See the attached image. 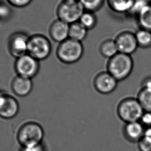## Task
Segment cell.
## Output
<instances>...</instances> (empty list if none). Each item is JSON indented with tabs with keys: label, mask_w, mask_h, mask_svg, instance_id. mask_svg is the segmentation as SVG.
<instances>
[{
	"label": "cell",
	"mask_w": 151,
	"mask_h": 151,
	"mask_svg": "<svg viewBox=\"0 0 151 151\" xmlns=\"http://www.w3.org/2000/svg\"><path fill=\"white\" fill-rule=\"evenodd\" d=\"M99 51L103 57L109 59L119 53L115 40L111 39L105 40L101 44Z\"/></svg>",
	"instance_id": "18"
},
{
	"label": "cell",
	"mask_w": 151,
	"mask_h": 151,
	"mask_svg": "<svg viewBox=\"0 0 151 151\" xmlns=\"http://www.w3.org/2000/svg\"><path fill=\"white\" fill-rule=\"evenodd\" d=\"M141 88L151 89V76H147L143 79L141 82Z\"/></svg>",
	"instance_id": "29"
},
{
	"label": "cell",
	"mask_w": 151,
	"mask_h": 151,
	"mask_svg": "<svg viewBox=\"0 0 151 151\" xmlns=\"http://www.w3.org/2000/svg\"><path fill=\"white\" fill-rule=\"evenodd\" d=\"M69 24L59 19L51 23L49 34L52 40L59 44L69 38Z\"/></svg>",
	"instance_id": "12"
},
{
	"label": "cell",
	"mask_w": 151,
	"mask_h": 151,
	"mask_svg": "<svg viewBox=\"0 0 151 151\" xmlns=\"http://www.w3.org/2000/svg\"><path fill=\"white\" fill-rule=\"evenodd\" d=\"M139 122L145 128L151 127V111H144Z\"/></svg>",
	"instance_id": "26"
},
{
	"label": "cell",
	"mask_w": 151,
	"mask_h": 151,
	"mask_svg": "<svg viewBox=\"0 0 151 151\" xmlns=\"http://www.w3.org/2000/svg\"><path fill=\"white\" fill-rule=\"evenodd\" d=\"M52 52V45L48 38L41 34L30 36L29 40L27 53L37 61L47 59Z\"/></svg>",
	"instance_id": "5"
},
{
	"label": "cell",
	"mask_w": 151,
	"mask_h": 151,
	"mask_svg": "<svg viewBox=\"0 0 151 151\" xmlns=\"http://www.w3.org/2000/svg\"><path fill=\"white\" fill-rule=\"evenodd\" d=\"M140 29L151 31V4H147L137 16Z\"/></svg>",
	"instance_id": "17"
},
{
	"label": "cell",
	"mask_w": 151,
	"mask_h": 151,
	"mask_svg": "<svg viewBox=\"0 0 151 151\" xmlns=\"http://www.w3.org/2000/svg\"><path fill=\"white\" fill-rule=\"evenodd\" d=\"M19 151H47V149L45 145L42 142L31 146L21 147Z\"/></svg>",
	"instance_id": "27"
},
{
	"label": "cell",
	"mask_w": 151,
	"mask_h": 151,
	"mask_svg": "<svg viewBox=\"0 0 151 151\" xmlns=\"http://www.w3.org/2000/svg\"><path fill=\"white\" fill-rule=\"evenodd\" d=\"M84 11L79 1L73 2L62 1L57 7L56 12L58 19L70 24L79 21Z\"/></svg>",
	"instance_id": "6"
},
{
	"label": "cell",
	"mask_w": 151,
	"mask_h": 151,
	"mask_svg": "<svg viewBox=\"0 0 151 151\" xmlns=\"http://www.w3.org/2000/svg\"><path fill=\"white\" fill-rule=\"evenodd\" d=\"M62 1H69V2H73V1H78L79 0H62Z\"/></svg>",
	"instance_id": "31"
},
{
	"label": "cell",
	"mask_w": 151,
	"mask_h": 151,
	"mask_svg": "<svg viewBox=\"0 0 151 151\" xmlns=\"http://www.w3.org/2000/svg\"><path fill=\"white\" fill-rule=\"evenodd\" d=\"M20 106L18 101L13 95L0 90V118L10 120L19 113Z\"/></svg>",
	"instance_id": "9"
},
{
	"label": "cell",
	"mask_w": 151,
	"mask_h": 151,
	"mask_svg": "<svg viewBox=\"0 0 151 151\" xmlns=\"http://www.w3.org/2000/svg\"><path fill=\"white\" fill-rule=\"evenodd\" d=\"M33 87L31 79L17 75L13 79L11 88L13 93L17 96L24 97L31 93Z\"/></svg>",
	"instance_id": "13"
},
{
	"label": "cell",
	"mask_w": 151,
	"mask_h": 151,
	"mask_svg": "<svg viewBox=\"0 0 151 151\" xmlns=\"http://www.w3.org/2000/svg\"><path fill=\"white\" fill-rule=\"evenodd\" d=\"M84 52L82 42L68 38L59 44L56 55L59 61L66 64H72L81 59Z\"/></svg>",
	"instance_id": "3"
},
{
	"label": "cell",
	"mask_w": 151,
	"mask_h": 151,
	"mask_svg": "<svg viewBox=\"0 0 151 151\" xmlns=\"http://www.w3.org/2000/svg\"><path fill=\"white\" fill-rule=\"evenodd\" d=\"M84 10L95 13L103 7L105 0H79Z\"/></svg>",
	"instance_id": "22"
},
{
	"label": "cell",
	"mask_w": 151,
	"mask_h": 151,
	"mask_svg": "<svg viewBox=\"0 0 151 151\" xmlns=\"http://www.w3.org/2000/svg\"><path fill=\"white\" fill-rule=\"evenodd\" d=\"M139 151H151V141L143 136L137 143Z\"/></svg>",
	"instance_id": "25"
},
{
	"label": "cell",
	"mask_w": 151,
	"mask_h": 151,
	"mask_svg": "<svg viewBox=\"0 0 151 151\" xmlns=\"http://www.w3.org/2000/svg\"><path fill=\"white\" fill-rule=\"evenodd\" d=\"M114 40L119 52L131 55L138 48L135 34L131 32H122L118 34Z\"/></svg>",
	"instance_id": "11"
},
{
	"label": "cell",
	"mask_w": 151,
	"mask_h": 151,
	"mask_svg": "<svg viewBox=\"0 0 151 151\" xmlns=\"http://www.w3.org/2000/svg\"><path fill=\"white\" fill-rule=\"evenodd\" d=\"M118 82V80L106 70L97 74L93 80V86L99 93L108 95L116 90Z\"/></svg>",
	"instance_id": "10"
},
{
	"label": "cell",
	"mask_w": 151,
	"mask_h": 151,
	"mask_svg": "<svg viewBox=\"0 0 151 151\" xmlns=\"http://www.w3.org/2000/svg\"><path fill=\"white\" fill-rule=\"evenodd\" d=\"M29 37L23 32H16L9 38L7 47L11 56L16 59L27 54Z\"/></svg>",
	"instance_id": "8"
},
{
	"label": "cell",
	"mask_w": 151,
	"mask_h": 151,
	"mask_svg": "<svg viewBox=\"0 0 151 151\" xmlns=\"http://www.w3.org/2000/svg\"><path fill=\"white\" fill-rule=\"evenodd\" d=\"M9 4L13 7L22 9L29 6L33 0H6Z\"/></svg>",
	"instance_id": "24"
},
{
	"label": "cell",
	"mask_w": 151,
	"mask_h": 151,
	"mask_svg": "<svg viewBox=\"0 0 151 151\" xmlns=\"http://www.w3.org/2000/svg\"><path fill=\"white\" fill-rule=\"evenodd\" d=\"M88 30L79 21L69 24V38L73 40L81 42L84 40Z\"/></svg>",
	"instance_id": "16"
},
{
	"label": "cell",
	"mask_w": 151,
	"mask_h": 151,
	"mask_svg": "<svg viewBox=\"0 0 151 151\" xmlns=\"http://www.w3.org/2000/svg\"><path fill=\"white\" fill-rule=\"evenodd\" d=\"M144 110L137 98L128 97L122 99L116 107V114L124 123L139 121Z\"/></svg>",
	"instance_id": "4"
},
{
	"label": "cell",
	"mask_w": 151,
	"mask_h": 151,
	"mask_svg": "<svg viewBox=\"0 0 151 151\" xmlns=\"http://www.w3.org/2000/svg\"><path fill=\"white\" fill-rule=\"evenodd\" d=\"M137 99L145 111H151V89L141 88Z\"/></svg>",
	"instance_id": "19"
},
{
	"label": "cell",
	"mask_w": 151,
	"mask_h": 151,
	"mask_svg": "<svg viewBox=\"0 0 151 151\" xmlns=\"http://www.w3.org/2000/svg\"><path fill=\"white\" fill-rule=\"evenodd\" d=\"M145 129L139 121L125 123L123 134L126 140L130 143H138L142 138Z\"/></svg>",
	"instance_id": "14"
},
{
	"label": "cell",
	"mask_w": 151,
	"mask_h": 151,
	"mask_svg": "<svg viewBox=\"0 0 151 151\" xmlns=\"http://www.w3.org/2000/svg\"><path fill=\"white\" fill-rule=\"evenodd\" d=\"M143 137L151 141V127L145 129Z\"/></svg>",
	"instance_id": "30"
},
{
	"label": "cell",
	"mask_w": 151,
	"mask_h": 151,
	"mask_svg": "<svg viewBox=\"0 0 151 151\" xmlns=\"http://www.w3.org/2000/svg\"><path fill=\"white\" fill-rule=\"evenodd\" d=\"M111 11L118 14L128 13L132 8L135 0H107Z\"/></svg>",
	"instance_id": "15"
},
{
	"label": "cell",
	"mask_w": 151,
	"mask_h": 151,
	"mask_svg": "<svg viewBox=\"0 0 151 151\" xmlns=\"http://www.w3.org/2000/svg\"><path fill=\"white\" fill-rule=\"evenodd\" d=\"M79 21L88 31L95 27L97 23V19L94 13L85 11Z\"/></svg>",
	"instance_id": "21"
},
{
	"label": "cell",
	"mask_w": 151,
	"mask_h": 151,
	"mask_svg": "<svg viewBox=\"0 0 151 151\" xmlns=\"http://www.w3.org/2000/svg\"><path fill=\"white\" fill-rule=\"evenodd\" d=\"M147 4H149L147 0H135L132 8L128 13L137 17L141 11Z\"/></svg>",
	"instance_id": "23"
},
{
	"label": "cell",
	"mask_w": 151,
	"mask_h": 151,
	"mask_svg": "<svg viewBox=\"0 0 151 151\" xmlns=\"http://www.w3.org/2000/svg\"></svg>",
	"instance_id": "33"
},
{
	"label": "cell",
	"mask_w": 151,
	"mask_h": 151,
	"mask_svg": "<svg viewBox=\"0 0 151 151\" xmlns=\"http://www.w3.org/2000/svg\"><path fill=\"white\" fill-rule=\"evenodd\" d=\"M44 130L42 126L35 121H27L19 127L16 139L21 147H27L43 142Z\"/></svg>",
	"instance_id": "1"
},
{
	"label": "cell",
	"mask_w": 151,
	"mask_h": 151,
	"mask_svg": "<svg viewBox=\"0 0 151 151\" xmlns=\"http://www.w3.org/2000/svg\"><path fill=\"white\" fill-rule=\"evenodd\" d=\"M10 15L9 9L3 3L0 2V20L5 19Z\"/></svg>",
	"instance_id": "28"
},
{
	"label": "cell",
	"mask_w": 151,
	"mask_h": 151,
	"mask_svg": "<svg viewBox=\"0 0 151 151\" xmlns=\"http://www.w3.org/2000/svg\"><path fill=\"white\" fill-rule=\"evenodd\" d=\"M134 68V61L130 55L119 52L109 59L107 65V71L118 82L128 78Z\"/></svg>",
	"instance_id": "2"
},
{
	"label": "cell",
	"mask_w": 151,
	"mask_h": 151,
	"mask_svg": "<svg viewBox=\"0 0 151 151\" xmlns=\"http://www.w3.org/2000/svg\"><path fill=\"white\" fill-rule=\"evenodd\" d=\"M14 68L17 75L32 79L39 72L40 61L27 53L16 59Z\"/></svg>",
	"instance_id": "7"
},
{
	"label": "cell",
	"mask_w": 151,
	"mask_h": 151,
	"mask_svg": "<svg viewBox=\"0 0 151 151\" xmlns=\"http://www.w3.org/2000/svg\"><path fill=\"white\" fill-rule=\"evenodd\" d=\"M135 36L138 47L148 48L151 46V31L140 29L135 33Z\"/></svg>",
	"instance_id": "20"
},
{
	"label": "cell",
	"mask_w": 151,
	"mask_h": 151,
	"mask_svg": "<svg viewBox=\"0 0 151 151\" xmlns=\"http://www.w3.org/2000/svg\"><path fill=\"white\" fill-rule=\"evenodd\" d=\"M147 1L149 4H151V0H147Z\"/></svg>",
	"instance_id": "32"
}]
</instances>
